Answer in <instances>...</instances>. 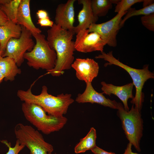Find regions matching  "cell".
I'll return each instance as SVG.
<instances>
[{
	"instance_id": "cell-2",
	"label": "cell",
	"mask_w": 154,
	"mask_h": 154,
	"mask_svg": "<svg viewBox=\"0 0 154 154\" xmlns=\"http://www.w3.org/2000/svg\"><path fill=\"white\" fill-rule=\"evenodd\" d=\"M31 89V87L26 91L18 90L17 96L22 101L40 106L48 115L54 117L63 116L69 106L74 102L70 94L62 93L57 96L49 94L45 86H42L41 92L38 95L33 94Z\"/></svg>"
},
{
	"instance_id": "cell-3",
	"label": "cell",
	"mask_w": 154,
	"mask_h": 154,
	"mask_svg": "<svg viewBox=\"0 0 154 154\" xmlns=\"http://www.w3.org/2000/svg\"><path fill=\"white\" fill-rule=\"evenodd\" d=\"M21 109L26 119L46 135L59 131L68 121L64 116L58 117L47 114L40 106L32 103L24 102Z\"/></svg>"
},
{
	"instance_id": "cell-28",
	"label": "cell",
	"mask_w": 154,
	"mask_h": 154,
	"mask_svg": "<svg viewBox=\"0 0 154 154\" xmlns=\"http://www.w3.org/2000/svg\"><path fill=\"white\" fill-rule=\"evenodd\" d=\"M91 151L94 154H116L114 153L106 151L97 146Z\"/></svg>"
},
{
	"instance_id": "cell-34",
	"label": "cell",
	"mask_w": 154,
	"mask_h": 154,
	"mask_svg": "<svg viewBox=\"0 0 154 154\" xmlns=\"http://www.w3.org/2000/svg\"><path fill=\"white\" fill-rule=\"evenodd\" d=\"M48 154H57L56 153H49Z\"/></svg>"
},
{
	"instance_id": "cell-4",
	"label": "cell",
	"mask_w": 154,
	"mask_h": 154,
	"mask_svg": "<svg viewBox=\"0 0 154 154\" xmlns=\"http://www.w3.org/2000/svg\"><path fill=\"white\" fill-rule=\"evenodd\" d=\"M95 58L103 59L108 61V62L104 64L105 66L113 64L117 66L124 69L129 74L136 89L135 96L131 101V103L135 105V108L140 112L143 101L144 96L142 90L144 85L148 80L154 78V74L149 70V66H144L142 69L131 67L115 58L113 55L112 51L107 53L104 51L101 52V54L96 56Z\"/></svg>"
},
{
	"instance_id": "cell-7",
	"label": "cell",
	"mask_w": 154,
	"mask_h": 154,
	"mask_svg": "<svg viewBox=\"0 0 154 154\" xmlns=\"http://www.w3.org/2000/svg\"><path fill=\"white\" fill-rule=\"evenodd\" d=\"M14 131L17 139L29 149L30 154H48L54 151L53 146L46 141L41 134L31 125L18 123Z\"/></svg>"
},
{
	"instance_id": "cell-15",
	"label": "cell",
	"mask_w": 154,
	"mask_h": 154,
	"mask_svg": "<svg viewBox=\"0 0 154 154\" xmlns=\"http://www.w3.org/2000/svg\"><path fill=\"white\" fill-rule=\"evenodd\" d=\"M78 4L82 5V7L78 15V24L73 29L75 34L81 30L88 29L92 24L96 23L98 19L93 12L91 0H78Z\"/></svg>"
},
{
	"instance_id": "cell-1",
	"label": "cell",
	"mask_w": 154,
	"mask_h": 154,
	"mask_svg": "<svg viewBox=\"0 0 154 154\" xmlns=\"http://www.w3.org/2000/svg\"><path fill=\"white\" fill-rule=\"evenodd\" d=\"M46 40L57 56L54 68L48 72L53 76H59L65 70L70 69L74 60V42L72 40L74 31L66 30L54 23L47 31Z\"/></svg>"
},
{
	"instance_id": "cell-13",
	"label": "cell",
	"mask_w": 154,
	"mask_h": 154,
	"mask_svg": "<svg viewBox=\"0 0 154 154\" xmlns=\"http://www.w3.org/2000/svg\"><path fill=\"white\" fill-rule=\"evenodd\" d=\"M76 1L68 0L66 3L58 5L55 11V24L63 29L73 31L75 21L74 4Z\"/></svg>"
},
{
	"instance_id": "cell-11",
	"label": "cell",
	"mask_w": 154,
	"mask_h": 154,
	"mask_svg": "<svg viewBox=\"0 0 154 154\" xmlns=\"http://www.w3.org/2000/svg\"><path fill=\"white\" fill-rule=\"evenodd\" d=\"M71 67L76 72V76L79 80L86 83H92L98 74L99 66L94 59L77 58L73 62Z\"/></svg>"
},
{
	"instance_id": "cell-30",
	"label": "cell",
	"mask_w": 154,
	"mask_h": 154,
	"mask_svg": "<svg viewBox=\"0 0 154 154\" xmlns=\"http://www.w3.org/2000/svg\"><path fill=\"white\" fill-rule=\"evenodd\" d=\"M132 145V144L129 143L128 144L126 149L125 150L123 154H139L133 153L131 149Z\"/></svg>"
},
{
	"instance_id": "cell-16",
	"label": "cell",
	"mask_w": 154,
	"mask_h": 154,
	"mask_svg": "<svg viewBox=\"0 0 154 154\" xmlns=\"http://www.w3.org/2000/svg\"><path fill=\"white\" fill-rule=\"evenodd\" d=\"M30 0H21L16 17V24L23 27L29 31L32 35L41 33V31L35 27L31 17Z\"/></svg>"
},
{
	"instance_id": "cell-26",
	"label": "cell",
	"mask_w": 154,
	"mask_h": 154,
	"mask_svg": "<svg viewBox=\"0 0 154 154\" xmlns=\"http://www.w3.org/2000/svg\"><path fill=\"white\" fill-rule=\"evenodd\" d=\"M37 23L41 27H52L54 23L50 20L49 17L42 19H39Z\"/></svg>"
},
{
	"instance_id": "cell-10",
	"label": "cell",
	"mask_w": 154,
	"mask_h": 154,
	"mask_svg": "<svg viewBox=\"0 0 154 154\" xmlns=\"http://www.w3.org/2000/svg\"><path fill=\"white\" fill-rule=\"evenodd\" d=\"M74 42L75 50L85 53L97 51L103 52L104 46L107 44L98 33L96 32L89 33L88 29L78 32Z\"/></svg>"
},
{
	"instance_id": "cell-14",
	"label": "cell",
	"mask_w": 154,
	"mask_h": 154,
	"mask_svg": "<svg viewBox=\"0 0 154 154\" xmlns=\"http://www.w3.org/2000/svg\"><path fill=\"white\" fill-rule=\"evenodd\" d=\"M102 86L101 89L103 91L102 93L110 96L113 94L117 96L122 102L125 110L128 111L129 110L127 104L129 99H133L134 97L133 95L132 91L134 85L133 83H130L125 85L116 86L112 84L106 83L102 81L101 82Z\"/></svg>"
},
{
	"instance_id": "cell-23",
	"label": "cell",
	"mask_w": 154,
	"mask_h": 154,
	"mask_svg": "<svg viewBox=\"0 0 154 154\" xmlns=\"http://www.w3.org/2000/svg\"><path fill=\"white\" fill-rule=\"evenodd\" d=\"M143 0H121L116 4L115 12L118 13L120 12H127L134 4L143 2Z\"/></svg>"
},
{
	"instance_id": "cell-24",
	"label": "cell",
	"mask_w": 154,
	"mask_h": 154,
	"mask_svg": "<svg viewBox=\"0 0 154 154\" xmlns=\"http://www.w3.org/2000/svg\"><path fill=\"white\" fill-rule=\"evenodd\" d=\"M142 24L149 30L154 31V13L143 15L141 18Z\"/></svg>"
},
{
	"instance_id": "cell-27",
	"label": "cell",
	"mask_w": 154,
	"mask_h": 154,
	"mask_svg": "<svg viewBox=\"0 0 154 154\" xmlns=\"http://www.w3.org/2000/svg\"><path fill=\"white\" fill-rule=\"evenodd\" d=\"M9 20L8 18L0 7V26L5 25Z\"/></svg>"
},
{
	"instance_id": "cell-21",
	"label": "cell",
	"mask_w": 154,
	"mask_h": 154,
	"mask_svg": "<svg viewBox=\"0 0 154 154\" xmlns=\"http://www.w3.org/2000/svg\"><path fill=\"white\" fill-rule=\"evenodd\" d=\"M21 0H0V7L9 20L16 23L17 10Z\"/></svg>"
},
{
	"instance_id": "cell-5",
	"label": "cell",
	"mask_w": 154,
	"mask_h": 154,
	"mask_svg": "<svg viewBox=\"0 0 154 154\" xmlns=\"http://www.w3.org/2000/svg\"><path fill=\"white\" fill-rule=\"evenodd\" d=\"M32 35L36 43L31 51L25 54L24 59L27 60L28 66L36 70L41 68L48 72L52 70L56 62L55 51L50 46L44 35L41 33Z\"/></svg>"
},
{
	"instance_id": "cell-25",
	"label": "cell",
	"mask_w": 154,
	"mask_h": 154,
	"mask_svg": "<svg viewBox=\"0 0 154 154\" xmlns=\"http://www.w3.org/2000/svg\"><path fill=\"white\" fill-rule=\"evenodd\" d=\"M1 142L8 148V151L6 154H18L25 147L23 144H20L17 139L15 146L13 147H11V143L6 140H3Z\"/></svg>"
},
{
	"instance_id": "cell-17",
	"label": "cell",
	"mask_w": 154,
	"mask_h": 154,
	"mask_svg": "<svg viewBox=\"0 0 154 154\" xmlns=\"http://www.w3.org/2000/svg\"><path fill=\"white\" fill-rule=\"evenodd\" d=\"M22 30L21 26L10 20L5 25L0 26V44L3 54L8 41L11 38H19Z\"/></svg>"
},
{
	"instance_id": "cell-9",
	"label": "cell",
	"mask_w": 154,
	"mask_h": 154,
	"mask_svg": "<svg viewBox=\"0 0 154 154\" xmlns=\"http://www.w3.org/2000/svg\"><path fill=\"white\" fill-rule=\"evenodd\" d=\"M127 12H120L110 20L100 23L92 24L88 29L89 33L96 32L105 40L106 44L115 47L117 45L116 37L121 28L120 23L122 17Z\"/></svg>"
},
{
	"instance_id": "cell-29",
	"label": "cell",
	"mask_w": 154,
	"mask_h": 154,
	"mask_svg": "<svg viewBox=\"0 0 154 154\" xmlns=\"http://www.w3.org/2000/svg\"><path fill=\"white\" fill-rule=\"evenodd\" d=\"M39 19H42L49 17L47 12L44 10H39L36 13Z\"/></svg>"
},
{
	"instance_id": "cell-22",
	"label": "cell",
	"mask_w": 154,
	"mask_h": 154,
	"mask_svg": "<svg viewBox=\"0 0 154 154\" xmlns=\"http://www.w3.org/2000/svg\"><path fill=\"white\" fill-rule=\"evenodd\" d=\"M154 13V3L149 6L143 7L139 10L131 8L126 13L125 16L122 19L120 23L121 28L122 27L125 21L129 18L134 16L146 15Z\"/></svg>"
},
{
	"instance_id": "cell-6",
	"label": "cell",
	"mask_w": 154,
	"mask_h": 154,
	"mask_svg": "<svg viewBox=\"0 0 154 154\" xmlns=\"http://www.w3.org/2000/svg\"><path fill=\"white\" fill-rule=\"evenodd\" d=\"M117 114L121 120L122 128L129 143L138 151H141L140 142L143 135V121L140 112L133 104L130 110H125L120 103Z\"/></svg>"
},
{
	"instance_id": "cell-8",
	"label": "cell",
	"mask_w": 154,
	"mask_h": 154,
	"mask_svg": "<svg viewBox=\"0 0 154 154\" xmlns=\"http://www.w3.org/2000/svg\"><path fill=\"white\" fill-rule=\"evenodd\" d=\"M18 38H11L8 42L5 52L2 57H9L15 61L18 66L23 63L25 54L32 50L35 44L31 33L25 27Z\"/></svg>"
},
{
	"instance_id": "cell-31",
	"label": "cell",
	"mask_w": 154,
	"mask_h": 154,
	"mask_svg": "<svg viewBox=\"0 0 154 154\" xmlns=\"http://www.w3.org/2000/svg\"><path fill=\"white\" fill-rule=\"evenodd\" d=\"M143 2V7H144L154 3V0H144Z\"/></svg>"
},
{
	"instance_id": "cell-12",
	"label": "cell",
	"mask_w": 154,
	"mask_h": 154,
	"mask_svg": "<svg viewBox=\"0 0 154 154\" xmlns=\"http://www.w3.org/2000/svg\"><path fill=\"white\" fill-rule=\"evenodd\" d=\"M86 84V88L84 92L82 94H79L78 95L75 100L76 102L79 103H95L104 106L118 109L120 103L106 98L102 93L97 92L93 88L92 83L88 82Z\"/></svg>"
},
{
	"instance_id": "cell-32",
	"label": "cell",
	"mask_w": 154,
	"mask_h": 154,
	"mask_svg": "<svg viewBox=\"0 0 154 154\" xmlns=\"http://www.w3.org/2000/svg\"><path fill=\"white\" fill-rule=\"evenodd\" d=\"M3 79H4V77L0 69V83L2 81Z\"/></svg>"
},
{
	"instance_id": "cell-18",
	"label": "cell",
	"mask_w": 154,
	"mask_h": 154,
	"mask_svg": "<svg viewBox=\"0 0 154 154\" xmlns=\"http://www.w3.org/2000/svg\"><path fill=\"white\" fill-rule=\"evenodd\" d=\"M0 69L5 81H13L21 72L15 60L8 56H0Z\"/></svg>"
},
{
	"instance_id": "cell-33",
	"label": "cell",
	"mask_w": 154,
	"mask_h": 154,
	"mask_svg": "<svg viewBox=\"0 0 154 154\" xmlns=\"http://www.w3.org/2000/svg\"><path fill=\"white\" fill-rule=\"evenodd\" d=\"M3 54V52L2 50L0 44V56H2Z\"/></svg>"
},
{
	"instance_id": "cell-20",
	"label": "cell",
	"mask_w": 154,
	"mask_h": 154,
	"mask_svg": "<svg viewBox=\"0 0 154 154\" xmlns=\"http://www.w3.org/2000/svg\"><path fill=\"white\" fill-rule=\"evenodd\" d=\"M118 0H92L91 5L94 15L97 17L106 16L112 5L116 4Z\"/></svg>"
},
{
	"instance_id": "cell-19",
	"label": "cell",
	"mask_w": 154,
	"mask_h": 154,
	"mask_svg": "<svg viewBox=\"0 0 154 154\" xmlns=\"http://www.w3.org/2000/svg\"><path fill=\"white\" fill-rule=\"evenodd\" d=\"M96 137V130L93 127L91 128L87 135L81 139L79 142L76 145L74 148L75 153L78 154L84 153L94 148L97 146Z\"/></svg>"
}]
</instances>
